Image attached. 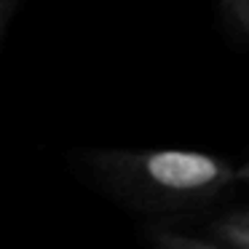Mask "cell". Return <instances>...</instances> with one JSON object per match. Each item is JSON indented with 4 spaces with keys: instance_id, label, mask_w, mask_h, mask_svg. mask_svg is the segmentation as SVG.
Here are the masks:
<instances>
[{
    "instance_id": "cell-1",
    "label": "cell",
    "mask_w": 249,
    "mask_h": 249,
    "mask_svg": "<svg viewBox=\"0 0 249 249\" xmlns=\"http://www.w3.org/2000/svg\"><path fill=\"white\" fill-rule=\"evenodd\" d=\"M86 163L107 193L134 209L177 212L236 182V166L198 150H99Z\"/></svg>"
},
{
    "instance_id": "cell-2",
    "label": "cell",
    "mask_w": 249,
    "mask_h": 249,
    "mask_svg": "<svg viewBox=\"0 0 249 249\" xmlns=\"http://www.w3.org/2000/svg\"><path fill=\"white\" fill-rule=\"evenodd\" d=\"M212 236L233 249H249V209L231 212L212 222Z\"/></svg>"
},
{
    "instance_id": "cell-3",
    "label": "cell",
    "mask_w": 249,
    "mask_h": 249,
    "mask_svg": "<svg viewBox=\"0 0 249 249\" xmlns=\"http://www.w3.org/2000/svg\"><path fill=\"white\" fill-rule=\"evenodd\" d=\"M147 238H150L153 249H233L222 241H204V238L196 236H185V233L169 231V228H150L147 231Z\"/></svg>"
},
{
    "instance_id": "cell-4",
    "label": "cell",
    "mask_w": 249,
    "mask_h": 249,
    "mask_svg": "<svg viewBox=\"0 0 249 249\" xmlns=\"http://www.w3.org/2000/svg\"><path fill=\"white\" fill-rule=\"evenodd\" d=\"M222 19L238 38H249V0H220Z\"/></svg>"
},
{
    "instance_id": "cell-5",
    "label": "cell",
    "mask_w": 249,
    "mask_h": 249,
    "mask_svg": "<svg viewBox=\"0 0 249 249\" xmlns=\"http://www.w3.org/2000/svg\"><path fill=\"white\" fill-rule=\"evenodd\" d=\"M236 182L249 185V161L244 163V166H238V169H236Z\"/></svg>"
},
{
    "instance_id": "cell-6",
    "label": "cell",
    "mask_w": 249,
    "mask_h": 249,
    "mask_svg": "<svg viewBox=\"0 0 249 249\" xmlns=\"http://www.w3.org/2000/svg\"><path fill=\"white\" fill-rule=\"evenodd\" d=\"M11 6H14V0H3V3H0V8H3V14H0V22H3V24L8 22V14H11Z\"/></svg>"
}]
</instances>
